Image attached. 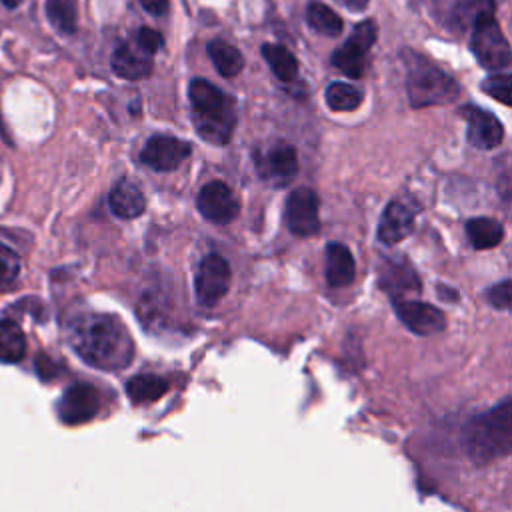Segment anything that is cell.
Masks as SVG:
<instances>
[{
  "label": "cell",
  "instance_id": "12",
  "mask_svg": "<svg viewBox=\"0 0 512 512\" xmlns=\"http://www.w3.org/2000/svg\"><path fill=\"white\" fill-rule=\"evenodd\" d=\"M392 306L396 310V316L400 318V322L414 334L418 336H430L436 334L440 330H444L446 320L444 314L428 304V302H420V300H406V298H392Z\"/></svg>",
  "mask_w": 512,
  "mask_h": 512
},
{
  "label": "cell",
  "instance_id": "26",
  "mask_svg": "<svg viewBox=\"0 0 512 512\" xmlns=\"http://www.w3.org/2000/svg\"><path fill=\"white\" fill-rule=\"evenodd\" d=\"M46 16L60 34H74L78 28V2L46 0Z\"/></svg>",
  "mask_w": 512,
  "mask_h": 512
},
{
  "label": "cell",
  "instance_id": "27",
  "mask_svg": "<svg viewBox=\"0 0 512 512\" xmlns=\"http://www.w3.org/2000/svg\"><path fill=\"white\" fill-rule=\"evenodd\" d=\"M24 350L26 340L20 326L12 320H0V362H18Z\"/></svg>",
  "mask_w": 512,
  "mask_h": 512
},
{
  "label": "cell",
  "instance_id": "30",
  "mask_svg": "<svg viewBox=\"0 0 512 512\" xmlns=\"http://www.w3.org/2000/svg\"><path fill=\"white\" fill-rule=\"evenodd\" d=\"M18 274H20L18 254L0 242V288L10 286Z\"/></svg>",
  "mask_w": 512,
  "mask_h": 512
},
{
  "label": "cell",
  "instance_id": "3",
  "mask_svg": "<svg viewBox=\"0 0 512 512\" xmlns=\"http://www.w3.org/2000/svg\"><path fill=\"white\" fill-rule=\"evenodd\" d=\"M464 448L468 458L486 466L500 460L512 450V398H504L490 410L476 414L464 432Z\"/></svg>",
  "mask_w": 512,
  "mask_h": 512
},
{
  "label": "cell",
  "instance_id": "25",
  "mask_svg": "<svg viewBox=\"0 0 512 512\" xmlns=\"http://www.w3.org/2000/svg\"><path fill=\"white\" fill-rule=\"evenodd\" d=\"M262 56L278 80L292 82L296 78L298 62L288 48H284L280 44H264Z\"/></svg>",
  "mask_w": 512,
  "mask_h": 512
},
{
  "label": "cell",
  "instance_id": "34",
  "mask_svg": "<svg viewBox=\"0 0 512 512\" xmlns=\"http://www.w3.org/2000/svg\"><path fill=\"white\" fill-rule=\"evenodd\" d=\"M350 10H356V12H360V10H364L366 8V4H368V0H342Z\"/></svg>",
  "mask_w": 512,
  "mask_h": 512
},
{
  "label": "cell",
  "instance_id": "23",
  "mask_svg": "<svg viewBox=\"0 0 512 512\" xmlns=\"http://www.w3.org/2000/svg\"><path fill=\"white\" fill-rule=\"evenodd\" d=\"M466 232L476 250H488L502 242L504 226L494 218H472L466 222Z\"/></svg>",
  "mask_w": 512,
  "mask_h": 512
},
{
  "label": "cell",
  "instance_id": "33",
  "mask_svg": "<svg viewBox=\"0 0 512 512\" xmlns=\"http://www.w3.org/2000/svg\"><path fill=\"white\" fill-rule=\"evenodd\" d=\"M140 4L152 16H162L168 10V0H140Z\"/></svg>",
  "mask_w": 512,
  "mask_h": 512
},
{
  "label": "cell",
  "instance_id": "5",
  "mask_svg": "<svg viewBox=\"0 0 512 512\" xmlns=\"http://www.w3.org/2000/svg\"><path fill=\"white\" fill-rule=\"evenodd\" d=\"M470 48L478 64L486 70H502L510 64V44L494 16L478 22L472 28Z\"/></svg>",
  "mask_w": 512,
  "mask_h": 512
},
{
  "label": "cell",
  "instance_id": "28",
  "mask_svg": "<svg viewBox=\"0 0 512 512\" xmlns=\"http://www.w3.org/2000/svg\"><path fill=\"white\" fill-rule=\"evenodd\" d=\"M326 104L330 110L334 112H350V110H356L360 104H362V90L352 86V84H346V82H332L328 88H326Z\"/></svg>",
  "mask_w": 512,
  "mask_h": 512
},
{
  "label": "cell",
  "instance_id": "18",
  "mask_svg": "<svg viewBox=\"0 0 512 512\" xmlns=\"http://www.w3.org/2000/svg\"><path fill=\"white\" fill-rule=\"evenodd\" d=\"M356 276L354 256L342 242L326 244V282L332 288H344L352 284Z\"/></svg>",
  "mask_w": 512,
  "mask_h": 512
},
{
  "label": "cell",
  "instance_id": "14",
  "mask_svg": "<svg viewBox=\"0 0 512 512\" xmlns=\"http://www.w3.org/2000/svg\"><path fill=\"white\" fill-rule=\"evenodd\" d=\"M98 406V392L90 384H74L62 394L58 414L66 424H82L96 416Z\"/></svg>",
  "mask_w": 512,
  "mask_h": 512
},
{
  "label": "cell",
  "instance_id": "20",
  "mask_svg": "<svg viewBox=\"0 0 512 512\" xmlns=\"http://www.w3.org/2000/svg\"><path fill=\"white\" fill-rule=\"evenodd\" d=\"M168 392V380L158 374H138L128 380L126 394L134 404H152Z\"/></svg>",
  "mask_w": 512,
  "mask_h": 512
},
{
  "label": "cell",
  "instance_id": "8",
  "mask_svg": "<svg viewBox=\"0 0 512 512\" xmlns=\"http://www.w3.org/2000/svg\"><path fill=\"white\" fill-rule=\"evenodd\" d=\"M230 280L232 272L226 258L220 254L204 256L194 278V294L198 304L204 308L216 306L228 294Z\"/></svg>",
  "mask_w": 512,
  "mask_h": 512
},
{
  "label": "cell",
  "instance_id": "22",
  "mask_svg": "<svg viewBox=\"0 0 512 512\" xmlns=\"http://www.w3.org/2000/svg\"><path fill=\"white\" fill-rule=\"evenodd\" d=\"M496 0H458L452 8V22L460 30L474 28L478 22L492 18Z\"/></svg>",
  "mask_w": 512,
  "mask_h": 512
},
{
  "label": "cell",
  "instance_id": "16",
  "mask_svg": "<svg viewBox=\"0 0 512 512\" xmlns=\"http://www.w3.org/2000/svg\"><path fill=\"white\" fill-rule=\"evenodd\" d=\"M380 286L402 298L406 292H420V278L406 258H386L380 264Z\"/></svg>",
  "mask_w": 512,
  "mask_h": 512
},
{
  "label": "cell",
  "instance_id": "29",
  "mask_svg": "<svg viewBox=\"0 0 512 512\" xmlns=\"http://www.w3.org/2000/svg\"><path fill=\"white\" fill-rule=\"evenodd\" d=\"M482 90L502 102L504 106H510L512 104V78L508 72H502V74H492L488 76L484 82H482Z\"/></svg>",
  "mask_w": 512,
  "mask_h": 512
},
{
  "label": "cell",
  "instance_id": "11",
  "mask_svg": "<svg viewBox=\"0 0 512 512\" xmlns=\"http://www.w3.org/2000/svg\"><path fill=\"white\" fill-rule=\"evenodd\" d=\"M196 206L200 214L214 224H228L240 212V202L232 188L222 180H212L198 192Z\"/></svg>",
  "mask_w": 512,
  "mask_h": 512
},
{
  "label": "cell",
  "instance_id": "10",
  "mask_svg": "<svg viewBox=\"0 0 512 512\" xmlns=\"http://www.w3.org/2000/svg\"><path fill=\"white\" fill-rule=\"evenodd\" d=\"M190 154L192 146L188 142L170 134H154L146 140L140 160L156 172H170L190 158Z\"/></svg>",
  "mask_w": 512,
  "mask_h": 512
},
{
  "label": "cell",
  "instance_id": "7",
  "mask_svg": "<svg viewBox=\"0 0 512 512\" xmlns=\"http://www.w3.org/2000/svg\"><path fill=\"white\" fill-rule=\"evenodd\" d=\"M376 26L372 20L358 22L348 40L332 52V64L348 78H362L366 70V54L374 46Z\"/></svg>",
  "mask_w": 512,
  "mask_h": 512
},
{
  "label": "cell",
  "instance_id": "31",
  "mask_svg": "<svg viewBox=\"0 0 512 512\" xmlns=\"http://www.w3.org/2000/svg\"><path fill=\"white\" fill-rule=\"evenodd\" d=\"M136 42H138V46H140V50L144 52V54H156L162 46H164V38H162V34L158 32V30H152V28H140L138 30V34H136Z\"/></svg>",
  "mask_w": 512,
  "mask_h": 512
},
{
  "label": "cell",
  "instance_id": "13",
  "mask_svg": "<svg viewBox=\"0 0 512 512\" xmlns=\"http://www.w3.org/2000/svg\"><path fill=\"white\" fill-rule=\"evenodd\" d=\"M460 114L468 120L466 136H468V142L474 148L492 150V148H498L502 144L504 126L500 124V120L492 112L468 104V106L460 108Z\"/></svg>",
  "mask_w": 512,
  "mask_h": 512
},
{
  "label": "cell",
  "instance_id": "32",
  "mask_svg": "<svg viewBox=\"0 0 512 512\" xmlns=\"http://www.w3.org/2000/svg\"><path fill=\"white\" fill-rule=\"evenodd\" d=\"M510 300H512V292H510V280H502L498 284H494L488 290V302L498 308V310H508L510 308Z\"/></svg>",
  "mask_w": 512,
  "mask_h": 512
},
{
  "label": "cell",
  "instance_id": "6",
  "mask_svg": "<svg viewBox=\"0 0 512 512\" xmlns=\"http://www.w3.org/2000/svg\"><path fill=\"white\" fill-rule=\"evenodd\" d=\"M254 164L258 176L276 188L290 184L298 174L296 150L292 144L282 140L268 144L264 150H254Z\"/></svg>",
  "mask_w": 512,
  "mask_h": 512
},
{
  "label": "cell",
  "instance_id": "35",
  "mask_svg": "<svg viewBox=\"0 0 512 512\" xmlns=\"http://www.w3.org/2000/svg\"><path fill=\"white\" fill-rule=\"evenodd\" d=\"M2 4L12 10V8H18L22 4V0H2Z\"/></svg>",
  "mask_w": 512,
  "mask_h": 512
},
{
  "label": "cell",
  "instance_id": "1",
  "mask_svg": "<svg viewBox=\"0 0 512 512\" xmlns=\"http://www.w3.org/2000/svg\"><path fill=\"white\" fill-rule=\"evenodd\" d=\"M74 352L90 366L106 372L126 368L134 358V340L118 316L82 312L68 324Z\"/></svg>",
  "mask_w": 512,
  "mask_h": 512
},
{
  "label": "cell",
  "instance_id": "19",
  "mask_svg": "<svg viewBox=\"0 0 512 512\" xmlns=\"http://www.w3.org/2000/svg\"><path fill=\"white\" fill-rule=\"evenodd\" d=\"M112 70L126 80H142L148 78L152 74V58L144 52H136L132 46L128 44H120L114 52H112Z\"/></svg>",
  "mask_w": 512,
  "mask_h": 512
},
{
  "label": "cell",
  "instance_id": "2",
  "mask_svg": "<svg viewBox=\"0 0 512 512\" xmlns=\"http://www.w3.org/2000/svg\"><path fill=\"white\" fill-rule=\"evenodd\" d=\"M188 98L196 134L212 146L228 144L238 124L236 98L204 78H194L190 82Z\"/></svg>",
  "mask_w": 512,
  "mask_h": 512
},
{
  "label": "cell",
  "instance_id": "24",
  "mask_svg": "<svg viewBox=\"0 0 512 512\" xmlns=\"http://www.w3.org/2000/svg\"><path fill=\"white\" fill-rule=\"evenodd\" d=\"M306 22L314 32H318L322 36H328V38L340 36L342 26H344L342 18L330 6L322 4V2H310L308 4Z\"/></svg>",
  "mask_w": 512,
  "mask_h": 512
},
{
  "label": "cell",
  "instance_id": "15",
  "mask_svg": "<svg viewBox=\"0 0 512 512\" xmlns=\"http://www.w3.org/2000/svg\"><path fill=\"white\" fill-rule=\"evenodd\" d=\"M414 216H416V210L412 206L400 200H392L384 208L382 218L378 222V240L386 246L398 244L400 240L410 236L414 228Z\"/></svg>",
  "mask_w": 512,
  "mask_h": 512
},
{
  "label": "cell",
  "instance_id": "17",
  "mask_svg": "<svg viewBox=\"0 0 512 512\" xmlns=\"http://www.w3.org/2000/svg\"><path fill=\"white\" fill-rule=\"evenodd\" d=\"M108 206L114 212V216L122 220L138 218L146 208V198L142 190L132 180H118L108 196Z\"/></svg>",
  "mask_w": 512,
  "mask_h": 512
},
{
  "label": "cell",
  "instance_id": "21",
  "mask_svg": "<svg viewBox=\"0 0 512 512\" xmlns=\"http://www.w3.org/2000/svg\"><path fill=\"white\" fill-rule=\"evenodd\" d=\"M206 50H208V56H210L214 68L224 78H234L244 68V58H242L240 50L222 38L210 40Z\"/></svg>",
  "mask_w": 512,
  "mask_h": 512
},
{
  "label": "cell",
  "instance_id": "4",
  "mask_svg": "<svg viewBox=\"0 0 512 512\" xmlns=\"http://www.w3.org/2000/svg\"><path fill=\"white\" fill-rule=\"evenodd\" d=\"M402 60L406 64V90L412 108L448 104L460 96L458 82L426 56L402 50Z\"/></svg>",
  "mask_w": 512,
  "mask_h": 512
},
{
  "label": "cell",
  "instance_id": "9",
  "mask_svg": "<svg viewBox=\"0 0 512 512\" xmlns=\"http://www.w3.org/2000/svg\"><path fill=\"white\" fill-rule=\"evenodd\" d=\"M318 194L312 188H296L288 194L284 206V222L294 236L308 238L320 230Z\"/></svg>",
  "mask_w": 512,
  "mask_h": 512
}]
</instances>
